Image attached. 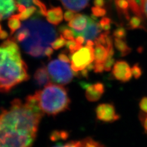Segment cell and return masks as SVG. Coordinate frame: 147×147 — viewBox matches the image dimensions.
I'll use <instances>...</instances> for the list:
<instances>
[{
	"label": "cell",
	"mask_w": 147,
	"mask_h": 147,
	"mask_svg": "<svg viewBox=\"0 0 147 147\" xmlns=\"http://www.w3.org/2000/svg\"><path fill=\"white\" fill-rule=\"evenodd\" d=\"M43 115L31 95L13 100L0 113V147H32Z\"/></svg>",
	"instance_id": "obj_1"
},
{
	"label": "cell",
	"mask_w": 147,
	"mask_h": 147,
	"mask_svg": "<svg viewBox=\"0 0 147 147\" xmlns=\"http://www.w3.org/2000/svg\"><path fill=\"white\" fill-rule=\"evenodd\" d=\"M28 79L27 66L16 41L13 38L4 40L0 45V93H7Z\"/></svg>",
	"instance_id": "obj_2"
},
{
	"label": "cell",
	"mask_w": 147,
	"mask_h": 147,
	"mask_svg": "<svg viewBox=\"0 0 147 147\" xmlns=\"http://www.w3.org/2000/svg\"><path fill=\"white\" fill-rule=\"evenodd\" d=\"M22 25L28 30L27 38L20 43L24 52L30 56L41 58L57 37L54 28L37 17L25 22Z\"/></svg>",
	"instance_id": "obj_3"
},
{
	"label": "cell",
	"mask_w": 147,
	"mask_h": 147,
	"mask_svg": "<svg viewBox=\"0 0 147 147\" xmlns=\"http://www.w3.org/2000/svg\"><path fill=\"white\" fill-rule=\"evenodd\" d=\"M107 8L115 15V23L126 28L131 20L136 18L142 30L147 31V0H105Z\"/></svg>",
	"instance_id": "obj_4"
},
{
	"label": "cell",
	"mask_w": 147,
	"mask_h": 147,
	"mask_svg": "<svg viewBox=\"0 0 147 147\" xmlns=\"http://www.w3.org/2000/svg\"><path fill=\"white\" fill-rule=\"evenodd\" d=\"M31 96L43 113L49 115H56L66 111L71 103L67 90L61 85L52 83Z\"/></svg>",
	"instance_id": "obj_5"
},
{
	"label": "cell",
	"mask_w": 147,
	"mask_h": 147,
	"mask_svg": "<svg viewBox=\"0 0 147 147\" xmlns=\"http://www.w3.org/2000/svg\"><path fill=\"white\" fill-rule=\"evenodd\" d=\"M47 70L51 80L59 85H66L72 80L75 75L69 63L57 59L50 61L47 66Z\"/></svg>",
	"instance_id": "obj_6"
},
{
	"label": "cell",
	"mask_w": 147,
	"mask_h": 147,
	"mask_svg": "<svg viewBox=\"0 0 147 147\" xmlns=\"http://www.w3.org/2000/svg\"><path fill=\"white\" fill-rule=\"evenodd\" d=\"M71 68L74 72H80L94 61V49L86 45L71 54Z\"/></svg>",
	"instance_id": "obj_7"
},
{
	"label": "cell",
	"mask_w": 147,
	"mask_h": 147,
	"mask_svg": "<svg viewBox=\"0 0 147 147\" xmlns=\"http://www.w3.org/2000/svg\"><path fill=\"white\" fill-rule=\"evenodd\" d=\"M96 113L98 119L105 123H112L120 118L117 114L114 105L111 104H99L96 109Z\"/></svg>",
	"instance_id": "obj_8"
},
{
	"label": "cell",
	"mask_w": 147,
	"mask_h": 147,
	"mask_svg": "<svg viewBox=\"0 0 147 147\" xmlns=\"http://www.w3.org/2000/svg\"><path fill=\"white\" fill-rule=\"evenodd\" d=\"M97 17L92 14L91 17H88V24L86 28L81 32L75 33V36H82L86 40H95L99 35L102 31L99 22L97 21Z\"/></svg>",
	"instance_id": "obj_9"
},
{
	"label": "cell",
	"mask_w": 147,
	"mask_h": 147,
	"mask_svg": "<svg viewBox=\"0 0 147 147\" xmlns=\"http://www.w3.org/2000/svg\"><path fill=\"white\" fill-rule=\"evenodd\" d=\"M112 74L115 79L122 82H129L132 77L131 69L125 61H118L114 64Z\"/></svg>",
	"instance_id": "obj_10"
},
{
	"label": "cell",
	"mask_w": 147,
	"mask_h": 147,
	"mask_svg": "<svg viewBox=\"0 0 147 147\" xmlns=\"http://www.w3.org/2000/svg\"><path fill=\"white\" fill-rule=\"evenodd\" d=\"M82 87L85 89V96L90 102H96L100 99L105 91L103 84L100 82L94 84H83Z\"/></svg>",
	"instance_id": "obj_11"
},
{
	"label": "cell",
	"mask_w": 147,
	"mask_h": 147,
	"mask_svg": "<svg viewBox=\"0 0 147 147\" xmlns=\"http://www.w3.org/2000/svg\"><path fill=\"white\" fill-rule=\"evenodd\" d=\"M17 9L15 0H0V21L11 16Z\"/></svg>",
	"instance_id": "obj_12"
},
{
	"label": "cell",
	"mask_w": 147,
	"mask_h": 147,
	"mask_svg": "<svg viewBox=\"0 0 147 147\" xmlns=\"http://www.w3.org/2000/svg\"><path fill=\"white\" fill-rule=\"evenodd\" d=\"M88 16L77 13L74 17L72 19L69 21L68 24V26H69L73 30L74 34L84 31L88 24Z\"/></svg>",
	"instance_id": "obj_13"
},
{
	"label": "cell",
	"mask_w": 147,
	"mask_h": 147,
	"mask_svg": "<svg viewBox=\"0 0 147 147\" xmlns=\"http://www.w3.org/2000/svg\"><path fill=\"white\" fill-rule=\"evenodd\" d=\"M67 10L79 12L88 6L90 0H58Z\"/></svg>",
	"instance_id": "obj_14"
},
{
	"label": "cell",
	"mask_w": 147,
	"mask_h": 147,
	"mask_svg": "<svg viewBox=\"0 0 147 147\" xmlns=\"http://www.w3.org/2000/svg\"><path fill=\"white\" fill-rule=\"evenodd\" d=\"M47 21L50 24L58 25L63 21L64 14L60 7H52L49 9L46 15Z\"/></svg>",
	"instance_id": "obj_15"
},
{
	"label": "cell",
	"mask_w": 147,
	"mask_h": 147,
	"mask_svg": "<svg viewBox=\"0 0 147 147\" xmlns=\"http://www.w3.org/2000/svg\"><path fill=\"white\" fill-rule=\"evenodd\" d=\"M34 79L36 84L39 86H45L49 84L51 78L49 75L47 67L43 66L38 68L34 73Z\"/></svg>",
	"instance_id": "obj_16"
},
{
	"label": "cell",
	"mask_w": 147,
	"mask_h": 147,
	"mask_svg": "<svg viewBox=\"0 0 147 147\" xmlns=\"http://www.w3.org/2000/svg\"><path fill=\"white\" fill-rule=\"evenodd\" d=\"M108 49L104 45L95 44L94 48V61L98 63H104L108 57Z\"/></svg>",
	"instance_id": "obj_17"
},
{
	"label": "cell",
	"mask_w": 147,
	"mask_h": 147,
	"mask_svg": "<svg viewBox=\"0 0 147 147\" xmlns=\"http://www.w3.org/2000/svg\"><path fill=\"white\" fill-rule=\"evenodd\" d=\"M114 44L121 57L126 56L132 51V49L129 47L125 39L115 38Z\"/></svg>",
	"instance_id": "obj_18"
},
{
	"label": "cell",
	"mask_w": 147,
	"mask_h": 147,
	"mask_svg": "<svg viewBox=\"0 0 147 147\" xmlns=\"http://www.w3.org/2000/svg\"><path fill=\"white\" fill-rule=\"evenodd\" d=\"M20 20V19L18 14H12L9 18L7 25L11 31V35L14 34L22 26Z\"/></svg>",
	"instance_id": "obj_19"
},
{
	"label": "cell",
	"mask_w": 147,
	"mask_h": 147,
	"mask_svg": "<svg viewBox=\"0 0 147 147\" xmlns=\"http://www.w3.org/2000/svg\"><path fill=\"white\" fill-rule=\"evenodd\" d=\"M59 31L66 40H74L75 34L72 29H70L65 25L61 26L59 28Z\"/></svg>",
	"instance_id": "obj_20"
},
{
	"label": "cell",
	"mask_w": 147,
	"mask_h": 147,
	"mask_svg": "<svg viewBox=\"0 0 147 147\" xmlns=\"http://www.w3.org/2000/svg\"><path fill=\"white\" fill-rule=\"evenodd\" d=\"M37 9L36 7L31 6L28 7H27L26 11L22 13H18V16L19 17L20 19L22 20H26L28 18L33 16L36 12Z\"/></svg>",
	"instance_id": "obj_21"
},
{
	"label": "cell",
	"mask_w": 147,
	"mask_h": 147,
	"mask_svg": "<svg viewBox=\"0 0 147 147\" xmlns=\"http://www.w3.org/2000/svg\"><path fill=\"white\" fill-rule=\"evenodd\" d=\"M66 47L69 50L71 54H72L80 49L82 47V45L77 43L75 39L67 40L66 43Z\"/></svg>",
	"instance_id": "obj_22"
},
{
	"label": "cell",
	"mask_w": 147,
	"mask_h": 147,
	"mask_svg": "<svg viewBox=\"0 0 147 147\" xmlns=\"http://www.w3.org/2000/svg\"><path fill=\"white\" fill-rule=\"evenodd\" d=\"M66 39L62 35H61L59 36V38L55 39L52 43L51 47L55 50H58L63 47L64 45H66Z\"/></svg>",
	"instance_id": "obj_23"
},
{
	"label": "cell",
	"mask_w": 147,
	"mask_h": 147,
	"mask_svg": "<svg viewBox=\"0 0 147 147\" xmlns=\"http://www.w3.org/2000/svg\"><path fill=\"white\" fill-rule=\"evenodd\" d=\"M33 3L39 8L38 14L46 16L47 13V10L45 4L42 1H41L40 0H33Z\"/></svg>",
	"instance_id": "obj_24"
},
{
	"label": "cell",
	"mask_w": 147,
	"mask_h": 147,
	"mask_svg": "<svg viewBox=\"0 0 147 147\" xmlns=\"http://www.w3.org/2000/svg\"><path fill=\"white\" fill-rule=\"evenodd\" d=\"M69 136L68 132L66 131H55L51 135V139L56 141L59 139H66Z\"/></svg>",
	"instance_id": "obj_25"
},
{
	"label": "cell",
	"mask_w": 147,
	"mask_h": 147,
	"mask_svg": "<svg viewBox=\"0 0 147 147\" xmlns=\"http://www.w3.org/2000/svg\"><path fill=\"white\" fill-rule=\"evenodd\" d=\"M126 30L125 27L123 26H118V28L115 30L113 33L115 38L119 39H126Z\"/></svg>",
	"instance_id": "obj_26"
},
{
	"label": "cell",
	"mask_w": 147,
	"mask_h": 147,
	"mask_svg": "<svg viewBox=\"0 0 147 147\" xmlns=\"http://www.w3.org/2000/svg\"><path fill=\"white\" fill-rule=\"evenodd\" d=\"M53 147H84V144L83 140L71 141L64 144H58Z\"/></svg>",
	"instance_id": "obj_27"
},
{
	"label": "cell",
	"mask_w": 147,
	"mask_h": 147,
	"mask_svg": "<svg viewBox=\"0 0 147 147\" xmlns=\"http://www.w3.org/2000/svg\"><path fill=\"white\" fill-rule=\"evenodd\" d=\"M112 20L108 17H103L99 22V24L102 29L105 31H109L111 28Z\"/></svg>",
	"instance_id": "obj_28"
},
{
	"label": "cell",
	"mask_w": 147,
	"mask_h": 147,
	"mask_svg": "<svg viewBox=\"0 0 147 147\" xmlns=\"http://www.w3.org/2000/svg\"><path fill=\"white\" fill-rule=\"evenodd\" d=\"M91 12L93 13V15L94 16L99 17H103L106 15L107 10L106 9L94 6L91 8Z\"/></svg>",
	"instance_id": "obj_29"
},
{
	"label": "cell",
	"mask_w": 147,
	"mask_h": 147,
	"mask_svg": "<svg viewBox=\"0 0 147 147\" xmlns=\"http://www.w3.org/2000/svg\"><path fill=\"white\" fill-rule=\"evenodd\" d=\"M83 141H84V147H105L91 138H86V139L83 140Z\"/></svg>",
	"instance_id": "obj_30"
},
{
	"label": "cell",
	"mask_w": 147,
	"mask_h": 147,
	"mask_svg": "<svg viewBox=\"0 0 147 147\" xmlns=\"http://www.w3.org/2000/svg\"><path fill=\"white\" fill-rule=\"evenodd\" d=\"M132 76L134 77L136 79H138L141 77L142 75V70L141 67L139 66V64H136L134 66H132Z\"/></svg>",
	"instance_id": "obj_31"
},
{
	"label": "cell",
	"mask_w": 147,
	"mask_h": 147,
	"mask_svg": "<svg viewBox=\"0 0 147 147\" xmlns=\"http://www.w3.org/2000/svg\"><path fill=\"white\" fill-rule=\"evenodd\" d=\"M115 59L113 57H108L106 60L104 62V69L105 71H110L112 69L113 66L114 65Z\"/></svg>",
	"instance_id": "obj_32"
},
{
	"label": "cell",
	"mask_w": 147,
	"mask_h": 147,
	"mask_svg": "<svg viewBox=\"0 0 147 147\" xmlns=\"http://www.w3.org/2000/svg\"><path fill=\"white\" fill-rule=\"evenodd\" d=\"M94 71L95 73H102L104 69V63H98L94 62Z\"/></svg>",
	"instance_id": "obj_33"
},
{
	"label": "cell",
	"mask_w": 147,
	"mask_h": 147,
	"mask_svg": "<svg viewBox=\"0 0 147 147\" xmlns=\"http://www.w3.org/2000/svg\"><path fill=\"white\" fill-rule=\"evenodd\" d=\"M139 107L142 111L147 113V97H144L140 100Z\"/></svg>",
	"instance_id": "obj_34"
},
{
	"label": "cell",
	"mask_w": 147,
	"mask_h": 147,
	"mask_svg": "<svg viewBox=\"0 0 147 147\" xmlns=\"http://www.w3.org/2000/svg\"><path fill=\"white\" fill-rule=\"evenodd\" d=\"M75 15H76L75 12L70 11V10H68L65 13H64V18L66 21L69 22L75 16Z\"/></svg>",
	"instance_id": "obj_35"
},
{
	"label": "cell",
	"mask_w": 147,
	"mask_h": 147,
	"mask_svg": "<svg viewBox=\"0 0 147 147\" xmlns=\"http://www.w3.org/2000/svg\"><path fill=\"white\" fill-rule=\"evenodd\" d=\"M16 3L17 4H22L27 7L32 6V4L33 3V0H16Z\"/></svg>",
	"instance_id": "obj_36"
},
{
	"label": "cell",
	"mask_w": 147,
	"mask_h": 147,
	"mask_svg": "<svg viewBox=\"0 0 147 147\" xmlns=\"http://www.w3.org/2000/svg\"><path fill=\"white\" fill-rule=\"evenodd\" d=\"M58 58L63 61H65V62H67L69 63L71 61L70 59L68 57L67 55L64 53H61L60 54H59L58 55Z\"/></svg>",
	"instance_id": "obj_37"
},
{
	"label": "cell",
	"mask_w": 147,
	"mask_h": 147,
	"mask_svg": "<svg viewBox=\"0 0 147 147\" xmlns=\"http://www.w3.org/2000/svg\"><path fill=\"white\" fill-rule=\"evenodd\" d=\"M93 4L95 6L103 7L105 5V0H94Z\"/></svg>",
	"instance_id": "obj_38"
},
{
	"label": "cell",
	"mask_w": 147,
	"mask_h": 147,
	"mask_svg": "<svg viewBox=\"0 0 147 147\" xmlns=\"http://www.w3.org/2000/svg\"><path fill=\"white\" fill-rule=\"evenodd\" d=\"M53 49L50 46V47H48L47 49L45 50V56L49 58H50V57L52 56V55L53 54Z\"/></svg>",
	"instance_id": "obj_39"
},
{
	"label": "cell",
	"mask_w": 147,
	"mask_h": 147,
	"mask_svg": "<svg viewBox=\"0 0 147 147\" xmlns=\"http://www.w3.org/2000/svg\"><path fill=\"white\" fill-rule=\"evenodd\" d=\"M75 40H76V41L77 43H79V44H80L81 45L84 44V42H85V38L82 36H77L76 37V39Z\"/></svg>",
	"instance_id": "obj_40"
},
{
	"label": "cell",
	"mask_w": 147,
	"mask_h": 147,
	"mask_svg": "<svg viewBox=\"0 0 147 147\" xmlns=\"http://www.w3.org/2000/svg\"><path fill=\"white\" fill-rule=\"evenodd\" d=\"M8 37V33L6 31H1V33H0V39H6Z\"/></svg>",
	"instance_id": "obj_41"
},
{
	"label": "cell",
	"mask_w": 147,
	"mask_h": 147,
	"mask_svg": "<svg viewBox=\"0 0 147 147\" xmlns=\"http://www.w3.org/2000/svg\"><path fill=\"white\" fill-rule=\"evenodd\" d=\"M86 45L90 46V47H93L95 45L94 42H93V40H86Z\"/></svg>",
	"instance_id": "obj_42"
},
{
	"label": "cell",
	"mask_w": 147,
	"mask_h": 147,
	"mask_svg": "<svg viewBox=\"0 0 147 147\" xmlns=\"http://www.w3.org/2000/svg\"><path fill=\"white\" fill-rule=\"evenodd\" d=\"M143 126L144 127L145 129V132H147V116L146 117V118L144 119V121H143Z\"/></svg>",
	"instance_id": "obj_43"
},
{
	"label": "cell",
	"mask_w": 147,
	"mask_h": 147,
	"mask_svg": "<svg viewBox=\"0 0 147 147\" xmlns=\"http://www.w3.org/2000/svg\"><path fill=\"white\" fill-rule=\"evenodd\" d=\"M1 31H2L1 30V25H0V33H1Z\"/></svg>",
	"instance_id": "obj_44"
}]
</instances>
